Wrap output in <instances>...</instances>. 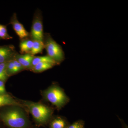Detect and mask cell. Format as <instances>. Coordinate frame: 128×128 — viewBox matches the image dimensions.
Segmentation results:
<instances>
[{
	"mask_svg": "<svg viewBox=\"0 0 128 128\" xmlns=\"http://www.w3.org/2000/svg\"><path fill=\"white\" fill-rule=\"evenodd\" d=\"M0 111V119L10 128H26L30 125L28 112L18 105L3 107Z\"/></svg>",
	"mask_w": 128,
	"mask_h": 128,
	"instance_id": "cell-1",
	"label": "cell"
},
{
	"mask_svg": "<svg viewBox=\"0 0 128 128\" xmlns=\"http://www.w3.org/2000/svg\"><path fill=\"white\" fill-rule=\"evenodd\" d=\"M37 124H44L50 122L54 116V108L42 102H35L16 98Z\"/></svg>",
	"mask_w": 128,
	"mask_h": 128,
	"instance_id": "cell-2",
	"label": "cell"
},
{
	"mask_svg": "<svg viewBox=\"0 0 128 128\" xmlns=\"http://www.w3.org/2000/svg\"><path fill=\"white\" fill-rule=\"evenodd\" d=\"M41 94L44 100L50 102L58 111L70 101L64 89L56 82L52 83L46 89L41 90Z\"/></svg>",
	"mask_w": 128,
	"mask_h": 128,
	"instance_id": "cell-3",
	"label": "cell"
},
{
	"mask_svg": "<svg viewBox=\"0 0 128 128\" xmlns=\"http://www.w3.org/2000/svg\"><path fill=\"white\" fill-rule=\"evenodd\" d=\"M43 42L47 55L57 64H60L64 60V53L62 47L53 39L50 34L44 33Z\"/></svg>",
	"mask_w": 128,
	"mask_h": 128,
	"instance_id": "cell-4",
	"label": "cell"
},
{
	"mask_svg": "<svg viewBox=\"0 0 128 128\" xmlns=\"http://www.w3.org/2000/svg\"><path fill=\"white\" fill-rule=\"evenodd\" d=\"M44 35L42 16L41 11L38 9L34 16L29 38L33 41H43Z\"/></svg>",
	"mask_w": 128,
	"mask_h": 128,
	"instance_id": "cell-5",
	"label": "cell"
},
{
	"mask_svg": "<svg viewBox=\"0 0 128 128\" xmlns=\"http://www.w3.org/2000/svg\"><path fill=\"white\" fill-rule=\"evenodd\" d=\"M9 24L12 26L14 31L20 40H23L29 38V32L18 20L16 13H14L12 16Z\"/></svg>",
	"mask_w": 128,
	"mask_h": 128,
	"instance_id": "cell-6",
	"label": "cell"
},
{
	"mask_svg": "<svg viewBox=\"0 0 128 128\" xmlns=\"http://www.w3.org/2000/svg\"><path fill=\"white\" fill-rule=\"evenodd\" d=\"M18 53L13 45L0 46V64L14 59Z\"/></svg>",
	"mask_w": 128,
	"mask_h": 128,
	"instance_id": "cell-7",
	"label": "cell"
},
{
	"mask_svg": "<svg viewBox=\"0 0 128 128\" xmlns=\"http://www.w3.org/2000/svg\"><path fill=\"white\" fill-rule=\"evenodd\" d=\"M25 70L22 66L15 59L7 62L6 72L9 77Z\"/></svg>",
	"mask_w": 128,
	"mask_h": 128,
	"instance_id": "cell-8",
	"label": "cell"
},
{
	"mask_svg": "<svg viewBox=\"0 0 128 128\" xmlns=\"http://www.w3.org/2000/svg\"><path fill=\"white\" fill-rule=\"evenodd\" d=\"M34 56L30 54H22L18 53L15 56L14 59L22 66L25 70H30Z\"/></svg>",
	"mask_w": 128,
	"mask_h": 128,
	"instance_id": "cell-9",
	"label": "cell"
},
{
	"mask_svg": "<svg viewBox=\"0 0 128 128\" xmlns=\"http://www.w3.org/2000/svg\"><path fill=\"white\" fill-rule=\"evenodd\" d=\"M11 105H18L23 107L16 100V98L13 97L8 93L0 94V108Z\"/></svg>",
	"mask_w": 128,
	"mask_h": 128,
	"instance_id": "cell-10",
	"label": "cell"
},
{
	"mask_svg": "<svg viewBox=\"0 0 128 128\" xmlns=\"http://www.w3.org/2000/svg\"><path fill=\"white\" fill-rule=\"evenodd\" d=\"M49 122L50 128H66L69 125L66 118L59 115H54Z\"/></svg>",
	"mask_w": 128,
	"mask_h": 128,
	"instance_id": "cell-11",
	"label": "cell"
},
{
	"mask_svg": "<svg viewBox=\"0 0 128 128\" xmlns=\"http://www.w3.org/2000/svg\"><path fill=\"white\" fill-rule=\"evenodd\" d=\"M33 44V40L30 38L20 40L19 44L20 51L21 54H30Z\"/></svg>",
	"mask_w": 128,
	"mask_h": 128,
	"instance_id": "cell-12",
	"label": "cell"
},
{
	"mask_svg": "<svg viewBox=\"0 0 128 128\" xmlns=\"http://www.w3.org/2000/svg\"><path fill=\"white\" fill-rule=\"evenodd\" d=\"M55 66L54 64L48 62H41L33 66L30 70L34 73H40L52 68Z\"/></svg>",
	"mask_w": 128,
	"mask_h": 128,
	"instance_id": "cell-13",
	"label": "cell"
},
{
	"mask_svg": "<svg viewBox=\"0 0 128 128\" xmlns=\"http://www.w3.org/2000/svg\"><path fill=\"white\" fill-rule=\"evenodd\" d=\"M41 62H48V63L54 64L55 66L58 65L56 62H54L48 56L46 55L42 56H34L32 60L31 68L37 64Z\"/></svg>",
	"mask_w": 128,
	"mask_h": 128,
	"instance_id": "cell-14",
	"label": "cell"
},
{
	"mask_svg": "<svg viewBox=\"0 0 128 128\" xmlns=\"http://www.w3.org/2000/svg\"><path fill=\"white\" fill-rule=\"evenodd\" d=\"M44 48L43 41H33L32 47L30 54L35 56L38 54H42Z\"/></svg>",
	"mask_w": 128,
	"mask_h": 128,
	"instance_id": "cell-15",
	"label": "cell"
},
{
	"mask_svg": "<svg viewBox=\"0 0 128 128\" xmlns=\"http://www.w3.org/2000/svg\"><path fill=\"white\" fill-rule=\"evenodd\" d=\"M12 38V37L8 34L6 26L0 24V39L9 40Z\"/></svg>",
	"mask_w": 128,
	"mask_h": 128,
	"instance_id": "cell-16",
	"label": "cell"
},
{
	"mask_svg": "<svg viewBox=\"0 0 128 128\" xmlns=\"http://www.w3.org/2000/svg\"><path fill=\"white\" fill-rule=\"evenodd\" d=\"M7 62L0 64V80L3 81L5 82L9 78L6 72Z\"/></svg>",
	"mask_w": 128,
	"mask_h": 128,
	"instance_id": "cell-17",
	"label": "cell"
},
{
	"mask_svg": "<svg viewBox=\"0 0 128 128\" xmlns=\"http://www.w3.org/2000/svg\"><path fill=\"white\" fill-rule=\"evenodd\" d=\"M84 122L82 120H79L69 124L66 128H84Z\"/></svg>",
	"mask_w": 128,
	"mask_h": 128,
	"instance_id": "cell-18",
	"label": "cell"
},
{
	"mask_svg": "<svg viewBox=\"0 0 128 128\" xmlns=\"http://www.w3.org/2000/svg\"><path fill=\"white\" fill-rule=\"evenodd\" d=\"M5 82L3 81L0 80V94H8L5 85Z\"/></svg>",
	"mask_w": 128,
	"mask_h": 128,
	"instance_id": "cell-19",
	"label": "cell"
}]
</instances>
